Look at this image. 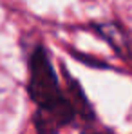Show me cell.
I'll use <instances>...</instances> for the list:
<instances>
[{"label": "cell", "mask_w": 132, "mask_h": 134, "mask_svg": "<svg viewBox=\"0 0 132 134\" xmlns=\"http://www.w3.org/2000/svg\"><path fill=\"white\" fill-rule=\"evenodd\" d=\"M29 94L38 109H49L69 102L60 89L58 78L44 49H36L29 60Z\"/></svg>", "instance_id": "obj_1"}, {"label": "cell", "mask_w": 132, "mask_h": 134, "mask_svg": "<svg viewBox=\"0 0 132 134\" xmlns=\"http://www.w3.org/2000/svg\"><path fill=\"white\" fill-rule=\"evenodd\" d=\"M100 33L103 35L105 40H109V44L114 47V51L118 54L129 56V38L125 36L123 29L109 24V25H100Z\"/></svg>", "instance_id": "obj_2"}]
</instances>
